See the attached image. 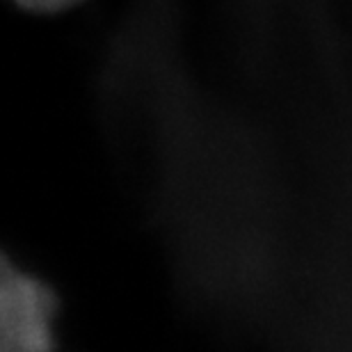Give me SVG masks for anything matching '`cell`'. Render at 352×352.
<instances>
[{"label": "cell", "mask_w": 352, "mask_h": 352, "mask_svg": "<svg viewBox=\"0 0 352 352\" xmlns=\"http://www.w3.org/2000/svg\"><path fill=\"white\" fill-rule=\"evenodd\" d=\"M55 300L30 274L3 265L0 279V334L5 350L37 352L53 343Z\"/></svg>", "instance_id": "obj_1"}, {"label": "cell", "mask_w": 352, "mask_h": 352, "mask_svg": "<svg viewBox=\"0 0 352 352\" xmlns=\"http://www.w3.org/2000/svg\"><path fill=\"white\" fill-rule=\"evenodd\" d=\"M19 5L28 7V10H37V12H55L62 10V7H69L78 0H16Z\"/></svg>", "instance_id": "obj_2"}]
</instances>
